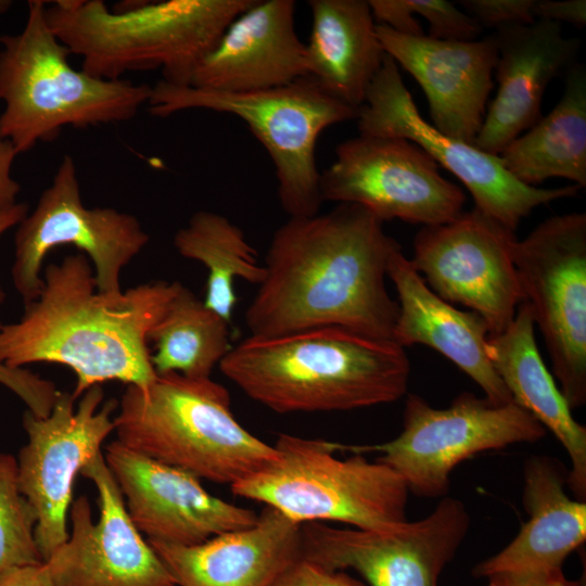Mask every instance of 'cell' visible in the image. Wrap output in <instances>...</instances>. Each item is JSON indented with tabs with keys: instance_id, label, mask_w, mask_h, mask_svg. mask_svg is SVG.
Returning <instances> with one entry per match:
<instances>
[{
	"instance_id": "1",
	"label": "cell",
	"mask_w": 586,
	"mask_h": 586,
	"mask_svg": "<svg viewBox=\"0 0 586 586\" xmlns=\"http://www.w3.org/2000/svg\"><path fill=\"white\" fill-rule=\"evenodd\" d=\"M399 244L365 207L289 217L273 233L265 279L245 311L253 336L337 327L393 340L398 304L386 289Z\"/></svg>"
},
{
	"instance_id": "2",
	"label": "cell",
	"mask_w": 586,
	"mask_h": 586,
	"mask_svg": "<svg viewBox=\"0 0 586 586\" xmlns=\"http://www.w3.org/2000/svg\"><path fill=\"white\" fill-rule=\"evenodd\" d=\"M42 280L20 320L1 326L0 362L66 366L76 375L75 399L106 381L144 387L156 379L148 333L180 282L153 281L104 293L80 253L46 266Z\"/></svg>"
},
{
	"instance_id": "3",
	"label": "cell",
	"mask_w": 586,
	"mask_h": 586,
	"mask_svg": "<svg viewBox=\"0 0 586 586\" xmlns=\"http://www.w3.org/2000/svg\"><path fill=\"white\" fill-rule=\"evenodd\" d=\"M219 369L251 399L278 413L344 411L407 393L410 361L393 340L324 327L249 335Z\"/></svg>"
},
{
	"instance_id": "4",
	"label": "cell",
	"mask_w": 586,
	"mask_h": 586,
	"mask_svg": "<svg viewBox=\"0 0 586 586\" xmlns=\"http://www.w3.org/2000/svg\"><path fill=\"white\" fill-rule=\"evenodd\" d=\"M255 0L132 1L110 10L102 0H56L47 23L82 71L102 79L162 69L164 81L188 86L196 65L229 24Z\"/></svg>"
},
{
	"instance_id": "5",
	"label": "cell",
	"mask_w": 586,
	"mask_h": 586,
	"mask_svg": "<svg viewBox=\"0 0 586 586\" xmlns=\"http://www.w3.org/2000/svg\"><path fill=\"white\" fill-rule=\"evenodd\" d=\"M46 7V1H28L23 30L0 36V135L17 154L53 141L66 126L129 120L151 95L146 84L75 69L72 53L47 23Z\"/></svg>"
},
{
	"instance_id": "6",
	"label": "cell",
	"mask_w": 586,
	"mask_h": 586,
	"mask_svg": "<svg viewBox=\"0 0 586 586\" xmlns=\"http://www.w3.org/2000/svg\"><path fill=\"white\" fill-rule=\"evenodd\" d=\"M117 408L119 443L198 479L231 486L277 455L242 426L229 392L211 378L157 374L148 386L127 385Z\"/></svg>"
},
{
	"instance_id": "7",
	"label": "cell",
	"mask_w": 586,
	"mask_h": 586,
	"mask_svg": "<svg viewBox=\"0 0 586 586\" xmlns=\"http://www.w3.org/2000/svg\"><path fill=\"white\" fill-rule=\"evenodd\" d=\"M339 443L280 434L276 458L231 485L239 497L271 507L290 520L342 522L371 531L407 521L409 491L402 477L362 455L339 458Z\"/></svg>"
},
{
	"instance_id": "8",
	"label": "cell",
	"mask_w": 586,
	"mask_h": 586,
	"mask_svg": "<svg viewBox=\"0 0 586 586\" xmlns=\"http://www.w3.org/2000/svg\"><path fill=\"white\" fill-rule=\"evenodd\" d=\"M148 104L150 114L162 118L187 110H207L243 120L271 158L279 202L289 217L320 212L323 201L315 156L317 140L328 127L356 119L358 114L309 76L282 87L239 93L160 80L152 86Z\"/></svg>"
},
{
	"instance_id": "9",
	"label": "cell",
	"mask_w": 586,
	"mask_h": 586,
	"mask_svg": "<svg viewBox=\"0 0 586 586\" xmlns=\"http://www.w3.org/2000/svg\"><path fill=\"white\" fill-rule=\"evenodd\" d=\"M403 424L402 433L392 441L352 448L380 451L377 460L394 470L409 493L428 498L447 494L450 473L461 461L482 451L537 442L546 434L517 403L495 405L468 392L444 409L408 394Z\"/></svg>"
},
{
	"instance_id": "10",
	"label": "cell",
	"mask_w": 586,
	"mask_h": 586,
	"mask_svg": "<svg viewBox=\"0 0 586 586\" xmlns=\"http://www.w3.org/2000/svg\"><path fill=\"white\" fill-rule=\"evenodd\" d=\"M513 262L571 409L586 402V214L552 216L517 240Z\"/></svg>"
},
{
	"instance_id": "11",
	"label": "cell",
	"mask_w": 586,
	"mask_h": 586,
	"mask_svg": "<svg viewBox=\"0 0 586 586\" xmlns=\"http://www.w3.org/2000/svg\"><path fill=\"white\" fill-rule=\"evenodd\" d=\"M149 240L132 214L111 207L87 208L75 161L64 155L51 184L17 225L11 269L13 285L24 304L36 300L43 285V259L52 249L68 244L91 259L99 291L119 293L123 268Z\"/></svg>"
},
{
	"instance_id": "12",
	"label": "cell",
	"mask_w": 586,
	"mask_h": 586,
	"mask_svg": "<svg viewBox=\"0 0 586 586\" xmlns=\"http://www.w3.org/2000/svg\"><path fill=\"white\" fill-rule=\"evenodd\" d=\"M359 135L408 139L449 170L470 191L476 209L515 231L536 207L573 198L579 188H537L522 183L498 155L449 137L420 114L406 88L398 65L387 54L358 109Z\"/></svg>"
},
{
	"instance_id": "13",
	"label": "cell",
	"mask_w": 586,
	"mask_h": 586,
	"mask_svg": "<svg viewBox=\"0 0 586 586\" xmlns=\"http://www.w3.org/2000/svg\"><path fill=\"white\" fill-rule=\"evenodd\" d=\"M322 201L357 204L382 222L400 219L436 226L463 212L466 194L444 178L440 165L403 138L358 135L337 144L320 173Z\"/></svg>"
},
{
	"instance_id": "14",
	"label": "cell",
	"mask_w": 586,
	"mask_h": 586,
	"mask_svg": "<svg viewBox=\"0 0 586 586\" xmlns=\"http://www.w3.org/2000/svg\"><path fill=\"white\" fill-rule=\"evenodd\" d=\"M77 408L72 393L59 392L51 412L43 418L26 410L23 428L27 443L17 460L20 487L33 506L35 538L43 561L68 537L67 515L77 474L114 431L118 402L102 405L104 392L93 385L80 396Z\"/></svg>"
},
{
	"instance_id": "15",
	"label": "cell",
	"mask_w": 586,
	"mask_h": 586,
	"mask_svg": "<svg viewBox=\"0 0 586 586\" xmlns=\"http://www.w3.org/2000/svg\"><path fill=\"white\" fill-rule=\"evenodd\" d=\"M517 240L514 231L473 208L422 227L409 260L436 295L477 314L495 335L524 302L513 262Z\"/></svg>"
},
{
	"instance_id": "16",
	"label": "cell",
	"mask_w": 586,
	"mask_h": 586,
	"mask_svg": "<svg viewBox=\"0 0 586 586\" xmlns=\"http://www.w3.org/2000/svg\"><path fill=\"white\" fill-rule=\"evenodd\" d=\"M469 526L463 502L444 497L428 517L387 531L304 523L302 555L330 570H354L369 586H438Z\"/></svg>"
},
{
	"instance_id": "17",
	"label": "cell",
	"mask_w": 586,
	"mask_h": 586,
	"mask_svg": "<svg viewBox=\"0 0 586 586\" xmlns=\"http://www.w3.org/2000/svg\"><path fill=\"white\" fill-rule=\"evenodd\" d=\"M98 491L92 521L85 495L72 501L67 539L44 561L55 586H176L146 538L132 523L103 453L80 470Z\"/></svg>"
},
{
	"instance_id": "18",
	"label": "cell",
	"mask_w": 586,
	"mask_h": 586,
	"mask_svg": "<svg viewBox=\"0 0 586 586\" xmlns=\"http://www.w3.org/2000/svg\"><path fill=\"white\" fill-rule=\"evenodd\" d=\"M103 456L132 523L148 540L192 546L257 521L253 510L212 495L196 476L117 440L105 446Z\"/></svg>"
},
{
	"instance_id": "19",
	"label": "cell",
	"mask_w": 586,
	"mask_h": 586,
	"mask_svg": "<svg viewBox=\"0 0 586 586\" xmlns=\"http://www.w3.org/2000/svg\"><path fill=\"white\" fill-rule=\"evenodd\" d=\"M384 52L421 86L433 126L473 144L484 122L498 51L493 35L472 41L409 36L377 24Z\"/></svg>"
},
{
	"instance_id": "20",
	"label": "cell",
	"mask_w": 586,
	"mask_h": 586,
	"mask_svg": "<svg viewBox=\"0 0 586 586\" xmlns=\"http://www.w3.org/2000/svg\"><path fill=\"white\" fill-rule=\"evenodd\" d=\"M498 90L474 145L493 155L542 117L549 82L576 63L578 38H566L562 25L536 20L532 24L495 30Z\"/></svg>"
},
{
	"instance_id": "21",
	"label": "cell",
	"mask_w": 586,
	"mask_h": 586,
	"mask_svg": "<svg viewBox=\"0 0 586 586\" xmlns=\"http://www.w3.org/2000/svg\"><path fill=\"white\" fill-rule=\"evenodd\" d=\"M295 8L294 0H255L196 65L190 86L239 93L282 87L307 76Z\"/></svg>"
},
{
	"instance_id": "22",
	"label": "cell",
	"mask_w": 586,
	"mask_h": 586,
	"mask_svg": "<svg viewBox=\"0 0 586 586\" xmlns=\"http://www.w3.org/2000/svg\"><path fill=\"white\" fill-rule=\"evenodd\" d=\"M148 542L176 586H270L303 556L302 524L267 506L253 525L201 544Z\"/></svg>"
},
{
	"instance_id": "23",
	"label": "cell",
	"mask_w": 586,
	"mask_h": 586,
	"mask_svg": "<svg viewBox=\"0 0 586 586\" xmlns=\"http://www.w3.org/2000/svg\"><path fill=\"white\" fill-rule=\"evenodd\" d=\"M387 277L398 297L393 341L402 347L422 344L437 351L469 375L491 403H512L487 356L489 333L483 319L436 295L400 247L390 258Z\"/></svg>"
},
{
	"instance_id": "24",
	"label": "cell",
	"mask_w": 586,
	"mask_h": 586,
	"mask_svg": "<svg viewBox=\"0 0 586 586\" xmlns=\"http://www.w3.org/2000/svg\"><path fill=\"white\" fill-rule=\"evenodd\" d=\"M564 481L556 460H526L523 502L528 520L511 543L473 568L475 577L562 570L568 556L586 539V504L568 496Z\"/></svg>"
},
{
	"instance_id": "25",
	"label": "cell",
	"mask_w": 586,
	"mask_h": 586,
	"mask_svg": "<svg viewBox=\"0 0 586 586\" xmlns=\"http://www.w3.org/2000/svg\"><path fill=\"white\" fill-rule=\"evenodd\" d=\"M534 317L522 302L511 323L489 335L486 351L491 364L514 403L531 413L561 443L571 460L566 483L575 498L586 497V428L571 413L565 398L547 370L537 348Z\"/></svg>"
},
{
	"instance_id": "26",
	"label": "cell",
	"mask_w": 586,
	"mask_h": 586,
	"mask_svg": "<svg viewBox=\"0 0 586 586\" xmlns=\"http://www.w3.org/2000/svg\"><path fill=\"white\" fill-rule=\"evenodd\" d=\"M307 76L336 100L359 109L386 53L365 0H309Z\"/></svg>"
},
{
	"instance_id": "27",
	"label": "cell",
	"mask_w": 586,
	"mask_h": 586,
	"mask_svg": "<svg viewBox=\"0 0 586 586\" xmlns=\"http://www.w3.org/2000/svg\"><path fill=\"white\" fill-rule=\"evenodd\" d=\"M564 75L563 92L555 107L498 155L524 184L535 187L550 178H564L586 187V67L575 63Z\"/></svg>"
},
{
	"instance_id": "28",
	"label": "cell",
	"mask_w": 586,
	"mask_h": 586,
	"mask_svg": "<svg viewBox=\"0 0 586 586\" xmlns=\"http://www.w3.org/2000/svg\"><path fill=\"white\" fill-rule=\"evenodd\" d=\"M229 324L180 283L148 333V341L154 343L151 362L156 374L175 372L192 379L211 378L215 366L232 348Z\"/></svg>"
},
{
	"instance_id": "29",
	"label": "cell",
	"mask_w": 586,
	"mask_h": 586,
	"mask_svg": "<svg viewBox=\"0 0 586 586\" xmlns=\"http://www.w3.org/2000/svg\"><path fill=\"white\" fill-rule=\"evenodd\" d=\"M174 246L184 258L198 260L208 269L203 302L230 323L237 303L235 279L257 285L265 279V267L258 263L244 232L218 213L195 212L176 231Z\"/></svg>"
},
{
	"instance_id": "30",
	"label": "cell",
	"mask_w": 586,
	"mask_h": 586,
	"mask_svg": "<svg viewBox=\"0 0 586 586\" xmlns=\"http://www.w3.org/2000/svg\"><path fill=\"white\" fill-rule=\"evenodd\" d=\"M36 524V512L20 487L17 460L0 453V573L44 562L35 538Z\"/></svg>"
},
{
	"instance_id": "31",
	"label": "cell",
	"mask_w": 586,
	"mask_h": 586,
	"mask_svg": "<svg viewBox=\"0 0 586 586\" xmlns=\"http://www.w3.org/2000/svg\"><path fill=\"white\" fill-rule=\"evenodd\" d=\"M413 14L429 23L428 37L445 41H472L483 28L466 12L446 0H409Z\"/></svg>"
},
{
	"instance_id": "32",
	"label": "cell",
	"mask_w": 586,
	"mask_h": 586,
	"mask_svg": "<svg viewBox=\"0 0 586 586\" xmlns=\"http://www.w3.org/2000/svg\"><path fill=\"white\" fill-rule=\"evenodd\" d=\"M0 384L13 392L33 415L47 417L59 395L55 384L25 369L0 362Z\"/></svg>"
},
{
	"instance_id": "33",
	"label": "cell",
	"mask_w": 586,
	"mask_h": 586,
	"mask_svg": "<svg viewBox=\"0 0 586 586\" xmlns=\"http://www.w3.org/2000/svg\"><path fill=\"white\" fill-rule=\"evenodd\" d=\"M535 0H461L466 13L482 28L528 25L535 22L533 13Z\"/></svg>"
},
{
	"instance_id": "34",
	"label": "cell",
	"mask_w": 586,
	"mask_h": 586,
	"mask_svg": "<svg viewBox=\"0 0 586 586\" xmlns=\"http://www.w3.org/2000/svg\"><path fill=\"white\" fill-rule=\"evenodd\" d=\"M270 586H366L345 571L330 570L303 556L289 565Z\"/></svg>"
},
{
	"instance_id": "35",
	"label": "cell",
	"mask_w": 586,
	"mask_h": 586,
	"mask_svg": "<svg viewBox=\"0 0 586 586\" xmlns=\"http://www.w3.org/2000/svg\"><path fill=\"white\" fill-rule=\"evenodd\" d=\"M368 4L378 25L404 35H424L421 24L413 16L409 0H370Z\"/></svg>"
},
{
	"instance_id": "36",
	"label": "cell",
	"mask_w": 586,
	"mask_h": 586,
	"mask_svg": "<svg viewBox=\"0 0 586 586\" xmlns=\"http://www.w3.org/2000/svg\"><path fill=\"white\" fill-rule=\"evenodd\" d=\"M535 20L572 24L583 28L586 24L585 0H535Z\"/></svg>"
},
{
	"instance_id": "37",
	"label": "cell",
	"mask_w": 586,
	"mask_h": 586,
	"mask_svg": "<svg viewBox=\"0 0 586 586\" xmlns=\"http://www.w3.org/2000/svg\"><path fill=\"white\" fill-rule=\"evenodd\" d=\"M487 586H581L565 577L563 570L502 572L488 577Z\"/></svg>"
},
{
	"instance_id": "38",
	"label": "cell",
	"mask_w": 586,
	"mask_h": 586,
	"mask_svg": "<svg viewBox=\"0 0 586 586\" xmlns=\"http://www.w3.org/2000/svg\"><path fill=\"white\" fill-rule=\"evenodd\" d=\"M16 155L13 145L0 135V215L18 203L21 186L12 176Z\"/></svg>"
},
{
	"instance_id": "39",
	"label": "cell",
	"mask_w": 586,
	"mask_h": 586,
	"mask_svg": "<svg viewBox=\"0 0 586 586\" xmlns=\"http://www.w3.org/2000/svg\"><path fill=\"white\" fill-rule=\"evenodd\" d=\"M0 586H55L46 562L13 566L0 573Z\"/></svg>"
},
{
	"instance_id": "40",
	"label": "cell",
	"mask_w": 586,
	"mask_h": 586,
	"mask_svg": "<svg viewBox=\"0 0 586 586\" xmlns=\"http://www.w3.org/2000/svg\"><path fill=\"white\" fill-rule=\"evenodd\" d=\"M28 206L26 203H17L12 208L0 215V237L12 227L18 225L27 215ZM5 300V293L0 285V304ZM0 322V328H1Z\"/></svg>"
},
{
	"instance_id": "41",
	"label": "cell",
	"mask_w": 586,
	"mask_h": 586,
	"mask_svg": "<svg viewBox=\"0 0 586 586\" xmlns=\"http://www.w3.org/2000/svg\"><path fill=\"white\" fill-rule=\"evenodd\" d=\"M11 1H2L0 0V14H3L8 11V9L11 7Z\"/></svg>"
}]
</instances>
